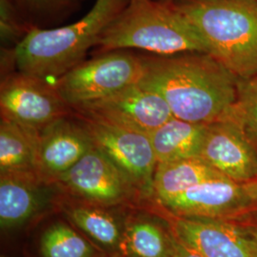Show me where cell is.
<instances>
[{
  "label": "cell",
  "instance_id": "1",
  "mask_svg": "<svg viewBox=\"0 0 257 257\" xmlns=\"http://www.w3.org/2000/svg\"><path fill=\"white\" fill-rule=\"evenodd\" d=\"M142 58L143 74L138 84L159 93L175 117L210 124L231 114L239 78L211 54Z\"/></svg>",
  "mask_w": 257,
  "mask_h": 257
},
{
  "label": "cell",
  "instance_id": "2",
  "mask_svg": "<svg viewBox=\"0 0 257 257\" xmlns=\"http://www.w3.org/2000/svg\"><path fill=\"white\" fill-rule=\"evenodd\" d=\"M171 1L239 79L257 74V0Z\"/></svg>",
  "mask_w": 257,
  "mask_h": 257
},
{
  "label": "cell",
  "instance_id": "3",
  "mask_svg": "<svg viewBox=\"0 0 257 257\" xmlns=\"http://www.w3.org/2000/svg\"><path fill=\"white\" fill-rule=\"evenodd\" d=\"M130 0H96L90 12L71 25L34 28L15 52L19 73L42 79L59 78L82 62L104 30L128 6Z\"/></svg>",
  "mask_w": 257,
  "mask_h": 257
},
{
  "label": "cell",
  "instance_id": "4",
  "mask_svg": "<svg viewBox=\"0 0 257 257\" xmlns=\"http://www.w3.org/2000/svg\"><path fill=\"white\" fill-rule=\"evenodd\" d=\"M95 45L104 51L136 48L158 55L211 54L206 40L171 1L130 0Z\"/></svg>",
  "mask_w": 257,
  "mask_h": 257
},
{
  "label": "cell",
  "instance_id": "5",
  "mask_svg": "<svg viewBox=\"0 0 257 257\" xmlns=\"http://www.w3.org/2000/svg\"><path fill=\"white\" fill-rule=\"evenodd\" d=\"M142 74V57L114 52L81 62L57 78L54 86L73 110L137 84Z\"/></svg>",
  "mask_w": 257,
  "mask_h": 257
},
{
  "label": "cell",
  "instance_id": "6",
  "mask_svg": "<svg viewBox=\"0 0 257 257\" xmlns=\"http://www.w3.org/2000/svg\"><path fill=\"white\" fill-rule=\"evenodd\" d=\"M80 118L94 148L128 177L141 195L154 196L157 160L149 135L97 120Z\"/></svg>",
  "mask_w": 257,
  "mask_h": 257
},
{
  "label": "cell",
  "instance_id": "7",
  "mask_svg": "<svg viewBox=\"0 0 257 257\" xmlns=\"http://www.w3.org/2000/svg\"><path fill=\"white\" fill-rule=\"evenodd\" d=\"M154 211L177 242L201 256L257 257V248L235 221L180 216L156 202Z\"/></svg>",
  "mask_w": 257,
  "mask_h": 257
},
{
  "label": "cell",
  "instance_id": "8",
  "mask_svg": "<svg viewBox=\"0 0 257 257\" xmlns=\"http://www.w3.org/2000/svg\"><path fill=\"white\" fill-rule=\"evenodd\" d=\"M78 116L149 135L174 117L165 99L138 83L104 98L77 106Z\"/></svg>",
  "mask_w": 257,
  "mask_h": 257
},
{
  "label": "cell",
  "instance_id": "9",
  "mask_svg": "<svg viewBox=\"0 0 257 257\" xmlns=\"http://www.w3.org/2000/svg\"><path fill=\"white\" fill-rule=\"evenodd\" d=\"M55 184L84 202L110 207L141 195L128 177L94 146Z\"/></svg>",
  "mask_w": 257,
  "mask_h": 257
},
{
  "label": "cell",
  "instance_id": "10",
  "mask_svg": "<svg viewBox=\"0 0 257 257\" xmlns=\"http://www.w3.org/2000/svg\"><path fill=\"white\" fill-rule=\"evenodd\" d=\"M0 109L1 117L38 131L69 115L72 110L55 86L45 79L22 73L10 76L2 83Z\"/></svg>",
  "mask_w": 257,
  "mask_h": 257
},
{
  "label": "cell",
  "instance_id": "11",
  "mask_svg": "<svg viewBox=\"0 0 257 257\" xmlns=\"http://www.w3.org/2000/svg\"><path fill=\"white\" fill-rule=\"evenodd\" d=\"M154 201L180 216L235 221L250 214L244 185L227 177L195 185L165 201Z\"/></svg>",
  "mask_w": 257,
  "mask_h": 257
},
{
  "label": "cell",
  "instance_id": "12",
  "mask_svg": "<svg viewBox=\"0 0 257 257\" xmlns=\"http://www.w3.org/2000/svg\"><path fill=\"white\" fill-rule=\"evenodd\" d=\"M200 157L235 182L257 178V149L231 116L208 124Z\"/></svg>",
  "mask_w": 257,
  "mask_h": 257
},
{
  "label": "cell",
  "instance_id": "13",
  "mask_svg": "<svg viewBox=\"0 0 257 257\" xmlns=\"http://www.w3.org/2000/svg\"><path fill=\"white\" fill-rule=\"evenodd\" d=\"M80 120L77 123L65 115L39 131L37 172L48 181L55 182L93 147Z\"/></svg>",
  "mask_w": 257,
  "mask_h": 257
},
{
  "label": "cell",
  "instance_id": "14",
  "mask_svg": "<svg viewBox=\"0 0 257 257\" xmlns=\"http://www.w3.org/2000/svg\"><path fill=\"white\" fill-rule=\"evenodd\" d=\"M55 182L36 171L0 174V225L13 229L33 218L51 196Z\"/></svg>",
  "mask_w": 257,
  "mask_h": 257
},
{
  "label": "cell",
  "instance_id": "15",
  "mask_svg": "<svg viewBox=\"0 0 257 257\" xmlns=\"http://www.w3.org/2000/svg\"><path fill=\"white\" fill-rule=\"evenodd\" d=\"M208 124L172 117L149 134L157 163L200 157Z\"/></svg>",
  "mask_w": 257,
  "mask_h": 257
},
{
  "label": "cell",
  "instance_id": "16",
  "mask_svg": "<svg viewBox=\"0 0 257 257\" xmlns=\"http://www.w3.org/2000/svg\"><path fill=\"white\" fill-rule=\"evenodd\" d=\"M220 177L226 176L202 157L160 162L154 177V197L156 201H165L195 185Z\"/></svg>",
  "mask_w": 257,
  "mask_h": 257
},
{
  "label": "cell",
  "instance_id": "17",
  "mask_svg": "<svg viewBox=\"0 0 257 257\" xmlns=\"http://www.w3.org/2000/svg\"><path fill=\"white\" fill-rule=\"evenodd\" d=\"M39 131L1 117L0 121V174L37 172Z\"/></svg>",
  "mask_w": 257,
  "mask_h": 257
},
{
  "label": "cell",
  "instance_id": "18",
  "mask_svg": "<svg viewBox=\"0 0 257 257\" xmlns=\"http://www.w3.org/2000/svg\"><path fill=\"white\" fill-rule=\"evenodd\" d=\"M118 250L124 257H173L175 238L156 221L134 218L123 227Z\"/></svg>",
  "mask_w": 257,
  "mask_h": 257
},
{
  "label": "cell",
  "instance_id": "19",
  "mask_svg": "<svg viewBox=\"0 0 257 257\" xmlns=\"http://www.w3.org/2000/svg\"><path fill=\"white\" fill-rule=\"evenodd\" d=\"M104 208L85 202L64 203L62 209L70 221L95 242L106 248L119 249L123 228Z\"/></svg>",
  "mask_w": 257,
  "mask_h": 257
},
{
  "label": "cell",
  "instance_id": "20",
  "mask_svg": "<svg viewBox=\"0 0 257 257\" xmlns=\"http://www.w3.org/2000/svg\"><path fill=\"white\" fill-rule=\"evenodd\" d=\"M42 257H93L94 248L75 230L58 222L49 227L40 241Z\"/></svg>",
  "mask_w": 257,
  "mask_h": 257
},
{
  "label": "cell",
  "instance_id": "21",
  "mask_svg": "<svg viewBox=\"0 0 257 257\" xmlns=\"http://www.w3.org/2000/svg\"><path fill=\"white\" fill-rule=\"evenodd\" d=\"M230 116L243 127L257 149V74L238 79L237 99Z\"/></svg>",
  "mask_w": 257,
  "mask_h": 257
},
{
  "label": "cell",
  "instance_id": "22",
  "mask_svg": "<svg viewBox=\"0 0 257 257\" xmlns=\"http://www.w3.org/2000/svg\"><path fill=\"white\" fill-rule=\"evenodd\" d=\"M12 1V0H11ZM16 4L31 14L49 15L64 11L74 5L75 0H14ZM13 6L10 0H1V22H14Z\"/></svg>",
  "mask_w": 257,
  "mask_h": 257
},
{
  "label": "cell",
  "instance_id": "23",
  "mask_svg": "<svg viewBox=\"0 0 257 257\" xmlns=\"http://www.w3.org/2000/svg\"><path fill=\"white\" fill-rule=\"evenodd\" d=\"M235 222L257 248V216L255 213L248 214L241 219L235 220Z\"/></svg>",
  "mask_w": 257,
  "mask_h": 257
},
{
  "label": "cell",
  "instance_id": "24",
  "mask_svg": "<svg viewBox=\"0 0 257 257\" xmlns=\"http://www.w3.org/2000/svg\"><path fill=\"white\" fill-rule=\"evenodd\" d=\"M243 185L249 197L250 214L257 213V178Z\"/></svg>",
  "mask_w": 257,
  "mask_h": 257
},
{
  "label": "cell",
  "instance_id": "25",
  "mask_svg": "<svg viewBox=\"0 0 257 257\" xmlns=\"http://www.w3.org/2000/svg\"><path fill=\"white\" fill-rule=\"evenodd\" d=\"M175 238V237H174ZM173 257H203L193 250L184 247L179 242H177L175 238V252Z\"/></svg>",
  "mask_w": 257,
  "mask_h": 257
},
{
  "label": "cell",
  "instance_id": "26",
  "mask_svg": "<svg viewBox=\"0 0 257 257\" xmlns=\"http://www.w3.org/2000/svg\"><path fill=\"white\" fill-rule=\"evenodd\" d=\"M123 257H124V256H123Z\"/></svg>",
  "mask_w": 257,
  "mask_h": 257
}]
</instances>
